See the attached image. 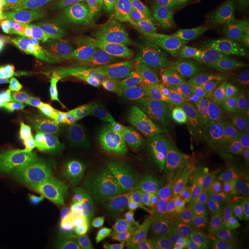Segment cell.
Returning a JSON list of instances; mask_svg holds the SVG:
<instances>
[{"label":"cell","instance_id":"f546056e","mask_svg":"<svg viewBox=\"0 0 249 249\" xmlns=\"http://www.w3.org/2000/svg\"><path fill=\"white\" fill-rule=\"evenodd\" d=\"M230 3L231 0H206L204 14L214 26H227Z\"/></svg>","mask_w":249,"mask_h":249},{"label":"cell","instance_id":"d6986e66","mask_svg":"<svg viewBox=\"0 0 249 249\" xmlns=\"http://www.w3.org/2000/svg\"><path fill=\"white\" fill-rule=\"evenodd\" d=\"M202 168L206 175L216 182L227 185L240 192L244 187L245 179L231 160L214 156Z\"/></svg>","mask_w":249,"mask_h":249},{"label":"cell","instance_id":"9a60e30c","mask_svg":"<svg viewBox=\"0 0 249 249\" xmlns=\"http://www.w3.org/2000/svg\"><path fill=\"white\" fill-rule=\"evenodd\" d=\"M17 80L37 98L55 108L57 92L63 87L61 77L45 73H36L20 78L17 76Z\"/></svg>","mask_w":249,"mask_h":249},{"label":"cell","instance_id":"74e56055","mask_svg":"<svg viewBox=\"0 0 249 249\" xmlns=\"http://www.w3.org/2000/svg\"><path fill=\"white\" fill-rule=\"evenodd\" d=\"M18 162H19V159L18 157L0 155V168L17 166V165H18Z\"/></svg>","mask_w":249,"mask_h":249},{"label":"cell","instance_id":"7a4b0ae2","mask_svg":"<svg viewBox=\"0 0 249 249\" xmlns=\"http://www.w3.org/2000/svg\"><path fill=\"white\" fill-rule=\"evenodd\" d=\"M149 85L156 92L167 89L184 91L224 112L249 116V89L218 85L172 71L152 75L149 78Z\"/></svg>","mask_w":249,"mask_h":249},{"label":"cell","instance_id":"e575fe53","mask_svg":"<svg viewBox=\"0 0 249 249\" xmlns=\"http://www.w3.org/2000/svg\"><path fill=\"white\" fill-rule=\"evenodd\" d=\"M112 244L117 249L132 248L129 224H125V223L116 221L115 226H114V235H113Z\"/></svg>","mask_w":249,"mask_h":249},{"label":"cell","instance_id":"ba28073f","mask_svg":"<svg viewBox=\"0 0 249 249\" xmlns=\"http://www.w3.org/2000/svg\"><path fill=\"white\" fill-rule=\"evenodd\" d=\"M71 49L100 72L103 78L124 77L133 69V63L123 49L112 43L76 45Z\"/></svg>","mask_w":249,"mask_h":249},{"label":"cell","instance_id":"d590c367","mask_svg":"<svg viewBox=\"0 0 249 249\" xmlns=\"http://www.w3.org/2000/svg\"><path fill=\"white\" fill-rule=\"evenodd\" d=\"M17 76L13 73L0 71V104L6 99L12 86L16 83Z\"/></svg>","mask_w":249,"mask_h":249},{"label":"cell","instance_id":"8992f818","mask_svg":"<svg viewBox=\"0 0 249 249\" xmlns=\"http://www.w3.org/2000/svg\"><path fill=\"white\" fill-rule=\"evenodd\" d=\"M238 120L237 115L222 111L204 100L193 96L179 116L166 122H154L150 130L152 133L184 136L233 124Z\"/></svg>","mask_w":249,"mask_h":249},{"label":"cell","instance_id":"5bb4252c","mask_svg":"<svg viewBox=\"0 0 249 249\" xmlns=\"http://www.w3.org/2000/svg\"><path fill=\"white\" fill-rule=\"evenodd\" d=\"M56 145L49 143L30 144L29 134L24 129H12L0 134V155L18 157L28 152L54 151Z\"/></svg>","mask_w":249,"mask_h":249},{"label":"cell","instance_id":"4fadbf2b","mask_svg":"<svg viewBox=\"0 0 249 249\" xmlns=\"http://www.w3.org/2000/svg\"><path fill=\"white\" fill-rule=\"evenodd\" d=\"M172 3L178 18L177 35L172 47L180 48L197 30L204 14L197 9L194 0H173Z\"/></svg>","mask_w":249,"mask_h":249},{"label":"cell","instance_id":"d6a6232c","mask_svg":"<svg viewBox=\"0 0 249 249\" xmlns=\"http://www.w3.org/2000/svg\"><path fill=\"white\" fill-rule=\"evenodd\" d=\"M129 227L132 248L137 249H147L152 242H154L145 220L134 224H129Z\"/></svg>","mask_w":249,"mask_h":249},{"label":"cell","instance_id":"d4e9b609","mask_svg":"<svg viewBox=\"0 0 249 249\" xmlns=\"http://www.w3.org/2000/svg\"><path fill=\"white\" fill-rule=\"evenodd\" d=\"M5 213L19 223H26L30 221L45 220L51 211L46 206L33 201H24L6 206Z\"/></svg>","mask_w":249,"mask_h":249},{"label":"cell","instance_id":"1f68e13d","mask_svg":"<svg viewBox=\"0 0 249 249\" xmlns=\"http://www.w3.org/2000/svg\"><path fill=\"white\" fill-rule=\"evenodd\" d=\"M26 201L22 194V182L15 179L0 186V205L13 204Z\"/></svg>","mask_w":249,"mask_h":249},{"label":"cell","instance_id":"44dd1931","mask_svg":"<svg viewBox=\"0 0 249 249\" xmlns=\"http://www.w3.org/2000/svg\"><path fill=\"white\" fill-rule=\"evenodd\" d=\"M173 0H112L101 9L100 17L106 19L123 18L151 6L172 3Z\"/></svg>","mask_w":249,"mask_h":249},{"label":"cell","instance_id":"6da1fadb","mask_svg":"<svg viewBox=\"0 0 249 249\" xmlns=\"http://www.w3.org/2000/svg\"><path fill=\"white\" fill-rule=\"evenodd\" d=\"M187 76L218 85L249 89V53L226 29L185 67Z\"/></svg>","mask_w":249,"mask_h":249},{"label":"cell","instance_id":"7c38bea8","mask_svg":"<svg viewBox=\"0 0 249 249\" xmlns=\"http://www.w3.org/2000/svg\"><path fill=\"white\" fill-rule=\"evenodd\" d=\"M55 108H61L70 112L72 116L89 124L96 125H110L111 123L102 116L96 115L89 107L88 101L79 88L62 87L59 89Z\"/></svg>","mask_w":249,"mask_h":249},{"label":"cell","instance_id":"f1b7e54d","mask_svg":"<svg viewBox=\"0 0 249 249\" xmlns=\"http://www.w3.org/2000/svg\"><path fill=\"white\" fill-rule=\"evenodd\" d=\"M8 20H30L43 0H6Z\"/></svg>","mask_w":249,"mask_h":249},{"label":"cell","instance_id":"8d00e7d4","mask_svg":"<svg viewBox=\"0 0 249 249\" xmlns=\"http://www.w3.org/2000/svg\"><path fill=\"white\" fill-rule=\"evenodd\" d=\"M48 75H53L57 77H63L64 76V68L63 63L61 61L60 56L56 52V48L54 49L53 55L51 57L50 64H49V71Z\"/></svg>","mask_w":249,"mask_h":249},{"label":"cell","instance_id":"603a6c76","mask_svg":"<svg viewBox=\"0 0 249 249\" xmlns=\"http://www.w3.org/2000/svg\"><path fill=\"white\" fill-rule=\"evenodd\" d=\"M78 218L90 231L106 238L112 244L116 220L108 217L98 208L90 206H86Z\"/></svg>","mask_w":249,"mask_h":249},{"label":"cell","instance_id":"52a82bcc","mask_svg":"<svg viewBox=\"0 0 249 249\" xmlns=\"http://www.w3.org/2000/svg\"><path fill=\"white\" fill-rule=\"evenodd\" d=\"M214 156L231 161L249 157V122L182 136Z\"/></svg>","mask_w":249,"mask_h":249},{"label":"cell","instance_id":"60d3db41","mask_svg":"<svg viewBox=\"0 0 249 249\" xmlns=\"http://www.w3.org/2000/svg\"><path fill=\"white\" fill-rule=\"evenodd\" d=\"M9 39V35L7 31V23L0 21V42Z\"/></svg>","mask_w":249,"mask_h":249},{"label":"cell","instance_id":"277c9868","mask_svg":"<svg viewBox=\"0 0 249 249\" xmlns=\"http://www.w3.org/2000/svg\"><path fill=\"white\" fill-rule=\"evenodd\" d=\"M123 18L124 36L131 44L152 49L174 45L178 18L170 3L151 6Z\"/></svg>","mask_w":249,"mask_h":249},{"label":"cell","instance_id":"7bdbcfd3","mask_svg":"<svg viewBox=\"0 0 249 249\" xmlns=\"http://www.w3.org/2000/svg\"><path fill=\"white\" fill-rule=\"evenodd\" d=\"M195 6L197 9L204 14L205 6H206V0H194Z\"/></svg>","mask_w":249,"mask_h":249},{"label":"cell","instance_id":"ffe728a7","mask_svg":"<svg viewBox=\"0 0 249 249\" xmlns=\"http://www.w3.org/2000/svg\"><path fill=\"white\" fill-rule=\"evenodd\" d=\"M120 160V158L114 153L106 148L105 152L101 159V174H100V189L102 197L105 201H113L116 202L120 208H122L125 212V213L131 215L130 213L124 208L121 202L119 201L117 195H116V184L115 180V174L114 168L116 162Z\"/></svg>","mask_w":249,"mask_h":249},{"label":"cell","instance_id":"7dc6e473","mask_svg":"<svg viewBox=\"0 0 249 249\" xmlns=\"http://www.w3.org/2000/svg\"><path fill=\"white\" fill-rule=\"evenodd\" d=\"M153 249V248H147V249Z\"/></svg>","mask_w":249,"mask_h":249},{"label":"cell","instance_id":"9c48e42d","mask_svg":"<svg viewBox=\"0 0 249 249\" xmlns=\"http://www.w3.org/2000/svg\"><path fill=\"white\" fill-rule=\"evenodd\" d=\"M193 96L187 92L173 89L157 92L154 97L132 111L127 116V121L134 119L153 120L154 122L169 121L186 109Z\"/></svg>","mask_w":249,"mask_h":249},{"label":"cell","instance_id":"bcb514c9","mask_svg":"<svg viewBox=\"0 0 249 249\" xmlns=\"http://www.w3.org/2000/svg\"><path fill=\"white\" fill-rule=\"evenodd\" d=\"M41 249H50V248H49V247H48V246H47V245H46V244H45V243H44V244H42V246H41Z\"/></svg>","mask_w":249,"mask_h":249},{"label":"cell","instance_id":"ab89813d","mask_svg":"<svg viewBox=\"0 0 249 249\" xmlns=\"http://www.w3.org/2000/svg\"><path fill=\"white\" fill-rule=\"evenodd\" d=\"M8 18V5L6 0H0V21L6 22Z\"/></svg>","mask_w":249,"mask_h":249},{"label":"cell","instance_id":"7402d4cb","mask_svg":"<svg viewBox=\"0 0 249 249\" xmlns=\"http://www.w3.org/2000/svg\"><path fill=\"white\" fill-rule=\"evenodd\" d=\"M153 241H157L177 231L181 224V211L179 208L169 209L145 219Z\"/></svg>","mask_w":249,"mask_h":249},{"label":"cell","instance_id":"ac0fdd59","mask_svg":"<svg viewBox=\"0 0 249 249\" xmlns=\"http://www.w3.org/2000/svg\"><path fill=\"white\" fill-rule=\"evenodd\" d=\"M226 31L237 43L249 45V0H231Z\"/></svg>","mask_w":249,"mask_h":249},{"label":"cell","instance_id":"484cf974","mask_svg":"<svg viewBox=\"0 0 249 249\" xmlns=\"http://www.w3.org/2000/svg\"><path fill=\"white\" fill-rule=\"evenodd\" d=\"M146 152L158 160L168 161L178 169L182 170L188 174L196 175L202 169L201 164L198 161H196L193 157L178 151L169 150H150Z\"/></svg>","mask_w":249,"mask_h":249},{"label":"cell","instance_id":"8fae6325","mask_svg":"<svg viewBox=\"0 0 249 249\" xmlns=\"http://www.w3.org/2000/svg\"><path fill=\"white\" fill-rule=\"evenodd\" d=\"M106 1L107 0H43L30 20L77 18Z\"/></svg>","mask_w":249,"mask_h":249},{"label":"cell","instance_id":"f35d334b","mask_svg":"<svg viewBox=\"0 0 249 249\" xmlns=\"http://www.w3.org/2000/svg\"><path fill=\"white\" fill-rule=\"evenodd\" d=\"M233 163L243 177H249V157L245 160L233 161Z\"/></svg>","mask_w":249,"mask_h":249},{"label":"cell","instance_id":"4316f807","mask_svg":"<svg viewBox=\"0 0 249 249\" xmlns=\"http://www.w3.org/2000/svg\"><path fill=\"white\" fill-rule=\"evenodd\" d=\"M54 49L42 45H34L28 51L26 55L18 63L19 68L32 69L48 74L49 64Z\"/></svg>","mask_w":249,"mask_h":249},{"label":"cell","instance_id":"4dcf8cb0","mask_svg":"<svg viewBox=\"0 0 249 249\" xmlns=\"http://www.w3.org/2000/svg\"><path fill=\"white\" fill-rule=\"evenodd\" d=\"M45 171L31 155H21L18 162V179L24 183H36L45 177Z\"/></svg>","mask_w":249,"mask_h":249},{"label":"cell","instance_id":"f6af8a7d","mask_svg":"<svg viewBox=\"0 0 249 249\" xmlns=\"http://www.w3.org/2000/svg\"><path fill=\"white\" fill-rule=\"evenodd\" d=\"M6 206H7V205H0V215L5 213V212H6Z\"/></svg>","mask_w":249,"mask_h":249},{"label":"cell","instance_id":"b9f144b4","mask_svg":"<svg viewBox=\"0 0 249 249\" xmlns=\"http://www.w3.org/2000/svg\"><path fill=\"white\" fill-rule=\"evenodd\" d=\"M243 178L245 179V183L241 192L244 193L246 196H249V177H243Z\"/></svg>","mask_w":249,"mask_h":249},{"label":"cell","instance_id":"ee69618b","mask_svg":"<svg viewBox=\"0 0 249 249\" xmlns=\"http://www.w3.org/2000/svg\"><path fill=\"white\" fill-rule=\"evenodd\" d=\"M221 249H243L239 248V247H237V246H234L232 243H229V244H227V245H225L224 247L223 248H221Z\"/></svg>","mask_w":249,"mask_h":249},{"label":"cell","instance_id":"3957f363","mask_svg":"<svg viewBox=\"0 0 249 249\" xmlns=\"http://www.w3.org/2000/svg\"><path fill=\"white\" fill-rule=\"evenodd\" d=\"M90 109L112 124L127 121L128 115L151 97L135 82L123 77L99 78L83 92Z\"/></svg>","mask_w":249,"mask_h":249},{"label":"cell","instance_id":"cb8c5ba5","mask_svg":"<svg viewBox=\"0 0 249 249\" xmlns=\"http://www.w3.org/2000/svg\"><path fill=\"white\" fill-rule=\"evenodd\" d=\"M62 193L51 183H25L22 186V194L26 201H33L45 206L53 207Z\"/></svg>","mask_w":249,"mask_h":249},{"label":"cell","instance_id":"836d02e7","mask_svg":"<svg viewBox=\"0 0 249 249\" xmlns=\"http://www.w3.org/2000/svg\"><path fill=\"white\" fill-rule=\"evenodd\" d=\"M87 205L84 204L78 196L70 195L63 192L62 195L53 208L65 213L71 214L79 217Z\"/></svg>","mask_w":249,"mask_h":249},{"label":"cell","instance_id":"c3c4849f","mask_svg":"<svg viewBox=\"0 0 249 249\" xmlns=\"http://www.w3.org/2000/svg\"></svg>","mask_w":249,"mask_h":249},{"label":"cell","instance_id":"30bf717a","mask_svg":"<svg viewBox=\"0 0 249 249\" xmlns=\"http://www.w3.org/2000/svg\"><path fill=\"white\" fill-rule=\"evenodd\" d=\"M182 230L191 232L201 240L223 248L231 243L222 227L209 213L204 207L197 205H185L180 207Z\"/></svg>","mask_w":249,"mask_h":249},{"label":"cell","instance_id":"5b68a950","mask_svg":"<svg viewBox=\"0 0 249 249\" xmlns=\"http://www.w3.org/2000/svg\"><path fill=\"white\" fill-rule=\"evenodd\" d=\"M8 40L27 41L35 45L58 48L71 40L80 39L91 32L83 17L44 18L7 24Z\"/></svg>","mask_w":249,"mask_h":249},{"label":"cell","instance_id":"e0dca14e","mask_svg":"<svg viewBox=\"0 0 249 249\" xmlns=\"http://www.w3.org/2000/svg\"><path fill=\"white\" fill-rule=\"evenodd\" d=\"M56 52L61 58L64 68V76L80 80L84 85H89L93 81L103 78L102 74L86 62L79 53L69 49H57Z\"/></svg>","mask_w":249,"mask_h":249},{"label":"cell","instance_id":"2e32d148","mask_svg":"<svg viewBox=\"0 0 249 249\" xmlns=\"http://www.w3.org/2000/svg\"><path fill=\"white\" fill-rule=\"evenodd\" d=\"M53 238L61 249H119L104 237L74 229L57 230Z\"/></svg>","mask_w":249,"mask_h":249},{"label":"cell","instance_id":"83f0119b","mask_svg":"<svg viewBox=\"0 0 249 249\" xmlns=\"http://www.w3.org/2000/svg\"><path fill=\"white\" fill-rule=\"evenodd\" d=\"M35 44L20 40H4L0 42V53L7 64L11 67H18L29 49Z\"/></svg>","mask_w":249,"mask_h":249}]
</instances>
